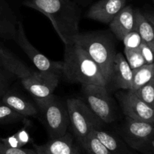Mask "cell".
Here are the masks:
<instances>
[{
	"instance_id": "obj_1",
	"label": "cell",
	"mask_w": 154,
	"mask_h": 154,
	"mask_svg": "<svg viewBox=\"0 0 154 154\" xmlns=\"http://www.w3.org/2000/svg\"><path fill=\"white\" fill-rule=\"evenodd\" d=\"M22 5L45 14L64 45L80 33L82 9L74 0H24Z\"/></svg>"
},
{
	"instance_id": "obj_2",
	"label": "cell",
	"mask_w": 154,
	"mask_h": 154,
	"mask_svg": "<svg viewBox=\"0 0 154 154\" xmlns=\"http://www.w3.org/2000/svg\"><path fill=\"white\" fill-rule=\"evenodd\" d=\"M63 63V74L70 82L98 85L107 88V82L99 66L75 42L65 45Z\"/></svg>"
},
{
	"instance_id": "obj_3",
	"label": "cell",
	"mask_w": 154,
	"mask_h": 154,
	"mask_svg": "<svg viewBox=\"0 0 154 154\" xmlns=\"http://www.w3.org/2000/svg\"><path fill=\"white\" fill-rule=\"evenodd\" d=\"M72 42L82 48L97 64L109 84L117 48L112 33L108 31H93L79 33L72 39Z\"/></svg>"
},
{
	"instance_id": "obj_4",
	"label": "cell",
	"mask_w": 154,
	"mask_h": 154,
	"mask_svg": "<svg viewBox=\"0 0 154 154\" xmlns=\"http://www.w3.org/2000/svg\"><path fill=\"white\" fill-rule=\"evenodd\" d=\"M35 101L41 120L51 139L65 135L70 125L66 101L54 95L47 99Z\"/></svg>"
},
{
	"instance_id": "obj_5",
	"label": "cell",
	"mask_w": 154,
	"mask_h": 154,
	"mask_svg": "<svg viewBox=\"0 0 154 154\" xmlns=\"http://www.w3.org/2000/svg\"><path fill=\"white\" fill-rule=\"evenodd\" d=\"M66 104L72 131L82 146L94 130L102 129L104 122L82 100L69 98L66 101Z\"/></svg>"
},
{
	"instance_id": "obj_6",
	"label": "cell",
	"mask_w": 154,
	"mask_h": 154,
	"mask_svg": "<svg viewBox=\"0 0 154 154\" xmlns=\"http://www.w3.org/2000/svg\"><path fill=\"white\" fill-rule=\"evenodd\" d=\"M119 136L141 154H154V124L126 117Z\"/></svg>"
},
{
	"instance_id": "obj_7",
	"label": "cell",
	"mask_w": 154,
	"mask_h": 154,
	"mask_svg": "<svg viewBox=\"0 0 154 154\" xmlns=\"http://www.w3.org/2000/svg\"><path fill=\"white\" fill-rule=\"evenodd\" d=\"M81 89L84 102L104 123H111L115 120V106L105 86L82 85Z\"/></svg>"
},
{
	"instance_id": "obj_8",
	"label": "cell",
	"mask_w": 154,
	"mask_h": 154,
	"mask_svg": "<svg viewBox=\"0 0 154 154\" xmlns=\"http://www.w3.org/2000/svg\"><path fill=\"white\" fill-rule=\"evenodd\" d=\"M14 41L26 54L32 64L37 68V70L42 72H51L59 75L63 74V61L51 60L37 50L35 47L33 46L26 35L23 24L21 21H19L18 22L16 38Z\"/></svg>"
},
{
	"instance_id": "obj_9",
	"label": "cell",
	"mask_w": 154,
	"mask_h": 154,
	"mask_svg": "<svg viewBox=\"0 0 154 154\" xmlns=\"http://www.w3.org/2000/svg\"><path fill=\"white\" fill-rule=\"evenodd\" d=\"M60 76L51 72L32 70L29 75L20 80L24 88L35 100H44L54 95L60 82Z\"/></svg>"
},
{
	"instance_id": "obj_10",
	"label": "cell",
	"mask_w": 154,
	"mask_h": 154,
	"mask_svg": "<svg viewBox=\"0 0 154 154\" xmlns=\"http://www.w3.org/2000/svg\"><path fill=\"white\" fill-rule=\"evenodd\" d=\"M116 96L126 117L154 124V109L139 99L133 92L130 90L120 91Z\"/></svg>"
},
{
	"instance_id": "obj_11",
	"label": "cell",
	"mask_w": 154,
	"mask_h": 154,
	"mask_svg": "<svg viewBox=\"0 0 154 154\" xmlns=\"http://www.w3.org/2000/svg\"><path fill=\"white\" fill-rule=\"evenodd\" d=\"M127 5V0H99L92 5L86 17L89 19L109 24Z\"/></svg>"
},
{
	"instance_id": "obj_12",
	"label": "cell",
	"mask_w": 154,
	"mask_h": 154,
	"mask_svg": "<svg viewBox=\"0 0 154 154\" xmlns=\"http://www.w3.org/2000/svg\"><path fill=\"white\" fill-rule=\"evenodd\" d=\"M132 83V69L129 66L123 53L117 52L114 57L109 84L115 89L131 90Z\"/></svg>"
},
{
	"instance_id": "obj_13",
	"label": "cell",
	"mask_w": 154,
	"mask_h": 154,
	"mask_svg": "<svg viewBox=\"0 0 154 154\" xmlns=\"http://www.w3.org/2000/svg\"><path fill=\"white\" fill-rule=\"evenodd\" d=\"M34 149L36 154H81L69 132L62 137L51 139L45 144H34Z\"/></svg>"
},
{
	"instance_id": "obj_14",
	"label": "cell",
	"mask_w": 154,
	"mask_h": 154,
	"mask_svg": "<svg viewBox=\"0 0 154 154\" xmlns=\"http://www.w3.org/2000/svg\"><path fill=\"white\" fill-rule=\"evenodd\" d=\"M108 25L112 34L122 41L126 34L134 30L135 9L130 5H126Z\"/></svg>"
},
{
	"instance_id": "obj_15",
	"label": "cell",
	"mask_w": 154,
	"mask_h": 154,
	"mask_svg": "<svg viewBox=\"0 0 154 154\" xmlns=\"http://www.w3.org/2000/svg\"><path fill=\"white\" fill-rule=\"evenodd\" d=\"M19 21L8 3L0 0V39L14 41Z\"/></svg>"
},
{
	"instance_id": "obj_16",
	"label": "cell",
	"mask_w": 154,
	"mask_h": 154,
	"mask_svg": "<svg viewBox=\"0 0 154 154\" xmlns=\"http://www.w3.org/2000/svg\"><path fill=\"white\" fill-rule=\"evenodd\" d=\"M2 102L5 104L18 113L26 116H37L38 115L37 106L29 101L26 97L15 91L9 89L1 98Z\"/></svg>"
},
{
	"instance_id": "obj_17",
	"label": "cell",
	"mask_w": 154,
	"mask_h": 154,
	"mask_svg": "<svg viewBox=\"0 0 154 154\" xmlns=\"http://www.w3.org/2000/svg\"><path fill=\"white\" fill-rule=\"evenodd\" d=\"M93 132L108 148L111 154H139L117 134L102 130V128L94 130Z\"/></svg>"
},
{
	"instance_id": "obj_18",
	"label": "cell",
	"mask_w": 154,
	"mask_h": 154,
	"mask_svg": "<svg viewBox=\"0 0 154 154\" xmlns=\"http://www.w3.org/2000/svg\"><path fill=\"white\" fill-rule=\"evenodd\" d=\"M0 66L22 78L29 72V68L15 54L0 44Z\"/></svg>"
},
{
	"instance_id": "obj_19",
	"label": "cell",
	"mask_w": 154,
	"mask_h": 154,
	"mask_svg": "<svg viewBox=\"0 0 154 154\" xmlns=\"http://www.w3.org/2000/svg\"><path fill=\"white\" fill-rule=\"evenodd\" d=\"M136 31L141 36L142 42L148 45L154 49V32L144 13L139 9H135V27Z\"/></svg>"
},
{
	"instance_id": "obj_20",
	"label": "cell",
	"mask_w": 154,
	"mask_h": 154,
	"mask_svg": "<svg viewBox=\"0 0 154 154\" xmlns=\"http://www.w3.org/2000/svg\"><path fill=\"white\" fill-rule=\"evenodd\" d=\"M154 78V63L145 64L137 69H132V91L138 90Z\"/></svg>"
},
{
	"instance_id": "obj_21",
	"label": "cell",
	"mask_w": 154,
	"mask_h": 154,
	"mask_svg": "<svg viewBox=\"0 0 154 154\" xmlns=\"http://www.w3.org/2000/svg\"><path fill=\"white\" fill-rule=\"evenodd\" d=\"M87 154H111L108 148L92 132L81 146Z\"/></svg>"
},
{
	"instance_id": "obj_22",
	"label": "cell",
	"mask_w": 154,
	"mask_h": 154,
	"mask_svg": "<svg viewBox=\"0 0 154 154\" xmlns=\"http://www.w3.org/2000/svg\"><path fill=\"white\" fill-rule=\"evenodd\" d=\"M132 92L149 107L154 109V78L144 86Z\"/></svg>"
},
{
	"instance_id": "obj_23",
	"label": "cell",
	"mask_w": 154,
	"mask_h": 154,
	"mask_svg": "<svg viewBox=\"0 0 154 154\" xmlns=\"http://www.w3.org/2000/svg\"><path fill=\"white\" fill-rule=\"evenodd\" d=\"M24 116L18 113L4 103H0V124H9L19 122Z\"/></svg>"
},
{
	"instance_id": "obj_24",
	"label": "cell",
	"mask_w": 154,
	"mask_h": 154,
	"mask_svg": "<svg viewBox=\"0 0 154 154\" xmlns=\"http://www.w3.org/2000/svg\"><path fill=\"white\" fill-rule=\"evenodd\" d=\"M125 57L132 69H137L138 67L146 64V62L140 51L139 48H124Z\"/></svg>"
},
{
	"instance_id": "obj_25",
	"label": "cell",
	"mask_w": 154,
	"mask_h": 154,
	"mask_svg": "<svg viewBox=\"0 0 154 154\" xmlns=\"http://www.w3.org/2000/svg\"><path fill=\"white\" fill-rule=\"evenodd\" d=\"M16 78V75L0 66V99L10 89V86Z\"/></svg>"
},
{
	"instance_id": "obj_26",
	"label": "cell",
	"mask_w": 154,
	"mask_h": 154,
	"mask_svg": "<svg viewBox=\"0 0 154 154\" xmlns=\"http://www.w3.org/2000/svg\"><path fill=\"white\" fill-rule=\"evenodd\" d=\"M122 41L124 44L125 48H129V49L138 48L143 42L140 35L135 30L126 34Z\"/></svg>"
},
{
	"instance_id": "obj_27",
	"label": "cell",
	"mask_w": 154,
	"mask_h": 154,
	"mask_svg": "<svg viewBox=\"0 0 154 154\" xmlns=\"http://www.w3.org/2000/svg\"><path fill=\"white\" fill-rule=\"evenodd\" d=\"M0 154H36V152L35 149L11 147L0 140Z\"/></svg>"
},
{
	"instance_id": "obj_28",
	"label": "cell",
	"mask_w": 154,
	"mask_h": 154,
	"mask_svg": "<svg viewBox=\"0 0 154 154\" xmlns=\"http://www.w3.org/2000/svg\"><path fill=\"white\" fill-rule=\"evenodd\" d=\"M139 50L146 62V64L154 63V49L144 42L139 46Z\"/></svg>"
},
{
	"instance_id": "obj_29",
	"label": "cell",
	"mask_w": 154,
	"mask_h": 154,
	"mask_svg": "<svg viewBox=\"0 0 154 154\" xmlns=\"http://www.w3.org/2000/svg\"><path fill=\"white\" fill-rule=\"evenodd\" d=\"M144 16L146 17V18L147 19V21L150 22V24H151L152 27H153V30L154 32V13H150V12H147V13H144Z\"/></svg>"
},
{
	"instance_id": "obj_30",
	"label": "cell",
	"mask_w": 154,
	"mask_h": 154,
	"mask_svg": "<svg viewBox=\"0 0 154 154\" xmlns=\"http://www.w3.org/2000/svg\"><path fill=\"white\" fill-rule=\"evenodd\" d=\"M74 1L78 3L80 6H81H81H84V7H85V6L88 5L91 2L92 0H74Z\"/></svg>"
},
{
	"instance_id": "obj_31",
	"label": "cell",
	"mask_w": 154,
	"mask_h": 154,
	"mask_svg": "<svg viewBox=\"0 0 154 154\" xmlns=\"http://www.w3.org/2000/svg\"><path fill=\"white\" fill-rule=\"evenodd\" d=\"M17 1H24V0H17Z\"/></svg>"
},
{
	"instance_id": "obj_32",
	"label": "cell",
	"mask_w": 154,
	"mask_h": 154,
	"mask_svg": "<svg viewBox=\"0 0 154 154\" xmlns=\"http://www.w3.org/2000/svg\"><path fill=\"white\" fill-rule=\"evenodd\" d=\"M153 2H154V0H153Z\"/></svg>"
}]
</instances>
